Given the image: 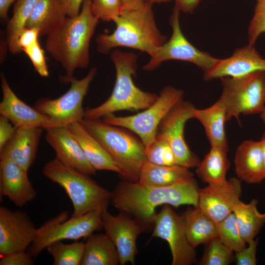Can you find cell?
Wrapping results in <instances>:
<instances>
[{
	"label": "cell",
	"mask_w": 265,
	"mask_h": 265,
	"mask_svg": "<svg viewBox=\"0 0 265 265\" xmlns=\"http://www.w3.org/2000/svg\"><path fill=\"white\" fill-rule=\"evenodd\" d=\"M33 258L28 252H16L1 257L0 265H33Z\"/></svg>",
	"instance_id": "ab89813d"
},
{
	"label": "cell",
	"mask_w": 265,
	"mask_h": 265,
	"mask_svg": "<svg viewBox=\"0 0 265 265\" xmlns=\"http://www.w3.org/2000/svg\"><path fill=\"white\" fill-rule=\"evenodd\" d=\"M113 21L116 25L114 31L100 34L96 39L97 50L100 53L106 54L115 48L124 47L151 56L166 41L157 26L152 4L149 3L136 8H123Z\"/></svg>",
	"instance_id": "3957f363"
},
{
	"label": "cell",
	"mask_w": 265,
	"mask_h": 265,
	"mask_svg": "<svg viewBox=\"0 0 265 265\" xmlns=\"http://www.w3.org/2000/svg\"><path fill=\"white\" fill-rule=\"evenodd\" d=\"M67 127L79 142L87 160L96 171L108 170L115 172L125 180L131 181L127 173L114 161L81 122H74Z\"/></svg>",
	"instance_id": "603a6c76"
},
{
	"label": "cell",
	"mask_w": 265,
	"mask_h": 265,
	"mask_svg": "<svg viewBox=\"0 0 265 265\" xmlns=\"http://www.w3.org/2000/svg\"><path fill=\"white\" fill-rule=\"evenodd\" d=\"M110 58L116 70V80L111 95L104 103L84 110V118L100 119L120 110H144L158 98L155 93L145 92L133 83L137 69V56L132 52L115 50Z\"/></svg>",
	"instance_id": "277c9868"
},
{
	"label": "cell",
	"mask_w": 265,
	"mask_h": 265,
	"mask_svg": "<svg viewBox=\"0 0 265 265\" xmlns=\"http://www.w3.org/2000/svg\"><path fill=\"white\" fill-rule=\"evenodd\" d=\"M46 249L53 257L54 265H80L84 251V242L75 240L70 244L56 241Z\"/></svg>",
	"instance_id": "1f68e13d"
},
{
	"label": "cell",
	"mask_w": 265,
	"mask_h": 265,
	"mask_svg": "<svg viewBox=\"0 0 265 265\" xmlns=\"http://www.w3.org/2000/svg\"><path fill=\"white\" fill-rule=\"evenodd\" d=\"M145 2L149 3L151 4H153L154 3H165L168 2L171 0H143Z\"/></svg>",
	"instance_id": "c3c4849f"
},
{
	"label": "cell",
	"mask_w": 265,
	"mask_h": 265,
	"mask_svg": "<svg viewBox=\"0 0 265 265\" xmlns=\"http://www.w3.org/2000/svg\"><path fill=\"white\" fill-rule=\"evenodd\" d=\"M46 131V141L60 162L87 174H95L97 171L87 160L79 142L68 127H51Z\"/></svg>",
	"instance_id": "d6986e66"
},
{
	"label": "cell",
	"mask_w": 265,
	"mask_h": 265,
	"mask_svg": "<svg viewBox=\"0 0 265 265\" xmlns=\"http://www.w3.org/2000/svg\"><path fill=\"white\" fill-rule=\"evenodd\" d=\"M199 189L195 179L166 187L148 186L125 180L119 183L111 192V202L116 209L133 216L147 228L154 224L158 206L198 207Z\"/></svg>",
	"instance_id": "6da1fadb"
},
{
	"label": "cell",
	"mask_w": 265,
	"mask_h": 265,
	"mask_svg": "<svg viewBox=\"0 0 265 265\" xmlns=\"http://www.w3.org/2000/svg\"><path fill=\"white\" fill-rule=\"evenodd\" d=\"M30 60L36 72L42 77L49 76L44 51L38 41L23 50Z\"/></svg>",
	"instance_id": "74e56055"
},
{
	"label": "cell",
	"mask_w": 265,
	"mask_h": 265,
	"mask_svg": "<svg viewBox=\"0 0 265 265\" xmlns=\"http://www.w3.org/2000/svg\"><path fill=\"white\" fill-rule=\"evenodd\" d=\"M265 71V59L254 45H250L236 49L233 55L219 59L214 67L205 73L204 79L209 81L223 77H240L257 71Z\"/></svg>",
	"instance_id": "ffe728a7"
},
{
	"label": "cell",
	"mask_w": 265,
	"mask_h": 265,
	"mask_svg": "<svg viewBox=\"0 0 265 265\" xmlns=\"http://www.w3.org/2000/svg\"><path fill=\"white\" fill-rule=\"evenodd\" d=\"M188 207L181 215L187 241L194 249L217 237V224L198 207Z\"/></svg>",
	"instance_id": "4316f807"
},
{
	"label": "cell",
	"mask_w": 265,
	"mask_h": 265,
	"mask_svg": "<svg viewBox=\"0 0 265 265\" xmlns=\"http://www.w3.org/2000/svg\"><path fill=\"white\" fill-rule=\"evenodd\" d=\"M123 8L131 9L139 7L145 2L143 0H120Z\"/></svg>",
	"instance_id": "bcb514c9"
},
{
	"label": "cell",
	"mask_w": 265,
	"mask_h": 265,
	"mask_svg": "<svg viewBox=\"0 0 265 265\" xmlns=\"http://www.w3.org/2000/svg\"><path fill=\"white\" fill-rule=\"evenodd\" d=\"M195 179L189 169L178 165H159L146 160L140 170V183L155 187H166Z\"/></svg>",
	"instance_id": "d4e9b609"
},
{
	"label": "cell",
	"mask_w": 265,
	"mask_h": 265,
	"mask_svg": "<svg viewBox=\"0 0 265 265\" xmlns=\"http://www.w3.org/2000/svg\"><path fill=\"white\" fill-rule=\"evenodd\" d=\"M199 262L200 265H228L233 261V252L227 248L221 239H212Z\"/></svg>",
	"instance_id": "e575fe53"
},
{
	"label": "cell",
	"mask_w": 265,
	"mask_h": 265,
	"mask_svg": "<svg viewBox=\"0 0 265 265\" xmlns=\"http://www.w3.org/2000/svg\"><path fill=\"white\" fill-rule=\"evenodd\" d=\"M228 150L220 146H211L210 151L196 167V174L202 182L212 184L227 181L226 174L230 167Z\"/></svg>",
	"instance_id": "f1b7e54d"
},
{
	"label": "cell",
	"mask_w": 265,
	"mask_h": 265,
	"mask_svg": "<svg viewBox=\"0 0 265 265\" xmlns=\"http://www.w3.org/2000/svg\"><path fill=\"white\" fill-rule=\"evenodd\" d=\"M184 94L183 90L168 85L161 90L156 102L143 111L128 116L110 114L103 117L102 120L134 132L146 147L155 139L161 121L176 104L183 100Z\"/></svg>",
	"instance_id": "30bf717a"
},
{
	"label": "cell",
	"mask_w": 265,
	"mask_h": 265,
	"mask_svg": "<svg viewBox=\"0 0 265 265\" xmlns=\"http://www.w3.org/2000/svg\"><path fill=\"white\" fill-rule=\"evenodd\" d=\"M18 0H0V18L2 21L8 22V11L11 4Z\"/></svg>",
	"instance_id": "f6af8a7d"
},
{
	"label": "cell",
	"mask_w": 265,
	"mask_h": 265,
	"mask_svg": "<svg viewBox=\"0 0 265 265\" xmlns=\"http://www.w3.org/2000/svg\"><path fill=\"white\" fill-rule=\"evenodd\" d=\"M37 228L28 214L0 207V256L26 251L33 241Z\"/></svg>",
	"instance_id": "5bb4252c"
},
{
	"label": "cell",
	"mask_w": 265,
	"mask_h": 265,
	"mask_svg": "<svg viewBox=\"0 0 265 265\" xmlns=\"http://www.w3.org/2000/svg\"><path fill=\"white\" fill-rule=\"evenodd\" d=\"M146 160L159 165H177L170 144L162 134L157 133L155 139L145 147Z\"/></svg>",
	"instance_id": "d6a6232c"
},
{
	"label": "cell",
	"mask_w": 265,
	"mask_h": 265,
	"mask_svg": "<svg viewBox=\"0 0 265 265\" xmlns=\"http://www.w3.org/2000/svg\"><path fill=\"white\" fill-rule=\"evenodd\" d=\"M2 98L0 103V114L7 118L17 128L25 127H53L51 119L20 100L9 86L3 72L0 73Z\"/></svg>",
	"instance_id": "e0dca14e"
},
{
	"label": "cell",
	"mask_w": 265,
	"mask_h": 265,
	"mask_svg": "<svg viewBox=\"0 0 265 265\" xmlns=\"http://www.w3.org/2000/svg\"><path fill=\"white\" fill-rule=\"evenodd\" d=\"M67 17L61 0H39L25 27L36 28L39 36H49L56 31Z\"/></svg>",
	"instance_id": "cb8c5ba5"
},
{
	"label": "cell",
	"mask_w": 265,
	"mask_h": 265,
	"mask_svg": "<svg viewBox=\"0 0 265 265\" xmlns=\"http://www.w3.org/2000/svg\"><path fill=\"white\" fill-rule=\"evenodd\" d=\"M261 141L262 145L263 157H264V163L265 172V132L263 134V135L261 137Z\"/></svg>",
	"instance_id": "7dc6e473"
},
{
	"label": "cell",
	"mask_w": 265,
	"mask_h": 265,
	"mask_svg": "<svg viewBox=\"0 0 265 265\" xmlns=\"http://www.w3.org/2000/svg\"><path fill=\"white\" fill-rule=\"evenodd\" d=\"M220 80L222 92L219 99L226 106V122L235 118L240 125L241 114H261L265 109V71Z\"/></svg>",
	"instance_id": "52a82bcc"
},
{
	"label": "cell",
	"mask_w": 265,
	"mask_h": 265,
	"mask_svg": "<svg viewBox=\"0 0 265 265\" xmlns=\"http://www.w3.org/2000/svg\"><path fill=\"white\" fill-rule=\"evenodd\" d=\"M119 264L120 259L116 247L105 234H92L86 238L80 265Z\"/></svg>",
	"instance_id": "83f0119b"
},
{
	"label": "cell",
	"mask_w": 265,
	"mask_h": 265,
	"mask_svg": "<svg viewBox=\"0 0 265 265\" xmlns=\"http://www.w3.org/2000/svg\"><path fill=\"white\" fill-rule=\"evenodd\" d=\"M216 224L217 237L230 250L236 253L246 247V242L239 233L233 212Z\"/></svg>",
	"instance_id": "836d02e7"
},
{
	"label": "cell",
	"mask_w": 265,
	"mask_h": 265,
	"mask_svg": "<svg viewBox=\"0 0 265 265\" xmlns=\"http://www.w3.org/2000/svg\"><path fill=\"white\" fill-rule=\"evenodd\" d=\"M15 127L5 117L0 116V151L12 137L16 132Z\"/></svg>",
	"instance_id": "b9f144b4"
},
{
	"label": "cell",
	"mask_w": 265,
	"mask_h": 265,
	"mask_svg": "<svg viewBox=\"0 0 265 265\" xmlns=\"http://www.w3.org/2000/svg\"><path fill=\"white\" fill-rule=\"evenodd\" d=\"M102 220L105 234L118 251L120 265H135L137 238L147 227L123 212L113 215L106 211L102 213Z\"/></svg>",
	"instance_id": "9a60e30c"
},
{
	"label": "cell",
	"mask_w": 265,
	"mask_h": 265,
	"mask_svg": "<svg viewBox=\"0 0 265 265\" xmlns=\"http://www.w3.org/2000/svg\"><path fill=\"white\" fill-rule=\"evenodd\" d=\"M193 118L203 126L211 146L229 149L225 130L226 109L223 102L219 99L212 106L204 109H195Z\"/></svg>",
	"instance_id": "484cf974"
},
{
	"label": "cell",
	"mask_w": 265,
	"mask_h": 265,
	"mask_svg": "<svg viewBox=\"0 0 265 265\" xmlns=\"http://www.w3.org/2000/svg\"><path fill=\"white\" fill-rule=\"evenodd\" d=\"M93 14L105 22L113 21L123 9L120 0H91Z\"/></svg>",
	"instance_id": "d590c367"
},
{
	"label": "cell",
	"mask_w": 265,
	"mask_h": 265,
	"mask_svg": "<svg viewBox=\"0 0 265 265\" xmlns=\"http://www.w3.org/2000/svg\"><path fill=\"white\" fill-rule=\"evenodd\" d=\"M43 174L63 188L73 207V216H80L91 211H107L111 192L99 185L90 175L67 166L57 158L44 165Z\"/></svg>",
	"instance_id": "5b68a950"
},
{
	"label": "cell",
	"mask_w": 265,
	"mask_h": 265,
	"mask_svg": "<svg viewBox=\"0 0 265 265\" xmlns=\"http://www.w3.org/2000/svg\"><path fill=\"white\" fill-rule=\"evenodd\" d=\"M81 123L127 173L131 181H138L142 166L146 160L145 146L141 139L124 128L108 124L100 119L84 118Z\"/></svg>",
	"instance_id": "8992f818"
},
{
	"label": "cell",
	"mask_w": 265,
	"mask_h": 265,
	"mask_svg": "<svg viewBox=\"0 0 265 265\" xmlns=\"http://www.w3.org/2000/svg\"></svg>",
	"instance_id": "f907efd6"
},
{
	"label": "cell",
	"mask_w": 265,
	"mask_h": 265,
	"mask_svg": "<svg viewBox=\"0 0 265 265\" xmlns=\"http://www.w3.org/2000/svg\"><path fill=\"white\" fill-rule=\"evenodd\" d=\"M241 180L231 178L199 189L198 207L217 223L233 212L241 195Z\"/></svg>",
	"instance_id": "2e32d148"
},
{
	"label": "cell",
	"mask_w": 265,
	"mask_h": 265,
	"mask_svg": "<svg viewBox=\"0 0 265 265\" xmlns=\"http://www.w3.org/2000/svg\"><path fill=\"white\" fill-rule=\"evenodd\" d=\"M37 195L27 172L9 158L0 155V198L6 197L21 207L33 201Z\"/></svg>",
	"instance_id": "ac0fdd59"
},
{
	"label": "cell",
	"mask_w": 265,
	"mask_h": 265,
	"mask_svg": "<svg viewBox=\"0 0 265 265\" xmlns=\"http://www.w3.org/2000/svg\"><path fill=\"white\" fill-rule=\"evenodd\" d=\"M43 130L36 127L17 128L12 137L0 151V155L9 158L27 172L35 160Z\"/></svg>",
	"instance_id": "44dd1931"
},
{
	"label": "cell",
	"mask_w": 265,
	"mask_h": 265,
	"mask_svg": "<svg viewBox=\"0 0 265 265\" xmlns=\"http://www.w3.org/2000/svg\"><path fill=\"white\" fill-rule=\"evenodd\" d=\"M68 211H63L37 228L35 238L28 252L34 258L51 243L63 240H77L87 238L103 228L102 213L94 211L80 216L69 218Z\"/></svg>",
	"instance_id": "ba28073f"
},
{
	"label": "cell",
	"mask_w": 265,
	"mask_h": 265,
	"mask_svg": "<svg viewBox=\"0 0 265 265\" xmlns=\"http://www.w3.org/2000/svg\"><path fill=\"white\" fill-rule=\"evenodd\" d=\"M97 73V68L94 66L80 80L74 76L61 77V81L71 83L69 90L56 99L45 97L38 99L34 108L48 116L53 122V127H67L74 122H81L84 118L82 102Z\"/></svg>",
	"instance_id": "9c48e42d"
},
{
	"label": "cell",
	"mask_w": 265,
	"mask_h": 265,
	"mask_svg": "<svg viewBox=\"0 0 265 265\" xmlns=\"http://www.w3.org/2000/svg\"><path fill=\"white\" fill-rule=\"evenodd\" d=\"M38 1L18 0L14 4L13 16L8 22L6 29L8 49L12 54L21 52L17 44L19 36Z\"/></svg>",
	"instance_id": "4dcf8cb0"
},
{
	"label": "cell",
	"mask_w": 265,
	"mask_h": 265,
	"mask_svg": "<svg viewBox=\"0 0 265 265\" xmlns=\"http://www.w3.org/2000/svg\"><path fill=\"white\" fill-rule=\"evenodd\" d=\"M258 239H254L248 243V247H245L240 251L236 253V262L238 265H256V250Z\"/></svg>",
	"instance_id": "f35d334b"
},
{
	"label": "cell",
	"mask_w": 265,
	"mask_h": 265,
	"mask_svg": "<svg viewBox=\"0 0 265 265\" xmlns=\"http://www.w3.org/2000/svg\"><path fill=\"white\" fill-rule=\"evenodd\" d=\"M260 118L262 119L263 122L265 124V109L264 111L260 114Z\"/></svg>",
	"instance_id": "681fc988"
},
{
	"label": "cell",
	"mask_w": 265,
	"mask_h": 265,
	"mask_svg": "<svg viewBox=\"0 0 265 265\" xmlns=\"http://www.w3.org/2000/svg\"><path fill=\"white\" fill-rule=\"evenodd\" d=\"M234 164L237 178L249 184H260L265 179L261 140H246L238 147Z\"/></svg>",
	"instance_id": "7402d4cb"
},
{
	"label": "cell",
	"mask_w": 265,
	"mask_h": 265,
	"mask_svg": "<svg viewBox=\"0 0 265 265\" xmlns=\"http://www.w3.org/2000/svg\"><path fill=\"white\" fill-rule=\"evenodd\" d=\"M175 5L181 11L186 14L192 13L201 0H174Z\"/></svg>",
	"instance_id": "ee69618b"
},
{
	"label": "cell",
	"mask_w": 265,
	"mask_h": 265,
	"mask_svg": "<svg viewBox=\"0 0 265 265\" xmlns=\"http://www.w3.org/2000/svg\"><path fill=\"white\" fill-rule=\"evenodd\" d=\"M180 11L175 5L169 21L172 28L171 36L150 56L149 62L143 67L144 70L153 71L166 60H179L195 64L205 74L211 70L217 63L218 59L199 50L186 39L180 26Z\"/></svg>",
	"instance_id": "8fae6325"
},
{
	"label": "cell",
	"mask_w": 265,
	"mask_h": 265,
	"mask_svg": "<svg viewBox=\"0 0 265 265\" xmlns=\"http://www.w3.org/2000/svg\"><path fill=\"white\" fill-rule=\"evenodd\" d=\"M265 33V0H257L254 15L248 28L249 44L254 45L258 37Z\"/></svg>",
	"instance_id": "8d00e7d4"
},
{
	"label": "cell",
	"mask_w": 265,
	"mask_h": 265,
	"mask_svg": "<svg viewBox=\"0 0 265 265\" xmlns=\"http://www.w3.org/2000/svg\"><path fill=\"white\" fill-rule=\"evenodd\" d=\"M196 108L183 100L176 104L161 121L157 133L164 134L173 150L177 164L188 169L196 168L200 160L186 143L184 135L186 122L193 118Z\"/></svg>",
	"instance_id": "7c38bea8"
},
{
	"label": "cell",
	"mask_w": 265,
	"mask_h": 265,
	"mask_svg": "<svg viewBox=\"0 0 265 265\" xmlns=\"http://www.w3.org/2000/svg\"><path fill=\"white\" fill-rule=\"evenodd\" d=\"M39 36V31L37 28L25 27L20 33L17 42L21 52L38 41Z\"/></svg>",
	"instance_id": "60d3db41"
},
{
	"label": "cell",
	"mask_w": 265,
	"mask_h": 265,
	"mask_svg": "<svg viewBox=\"0 0 265 265\" xmlns=\"http://www.w3.org/2000/svg\"><path fill=\"white\" fill-rule=\"evenodd\" d=\"M99 20L92 13L91 0H85L77 16L67 17L61 26L47 36L46 50L63 67L65 77L88 67L90 43Z\"/></svg>",
	"instance_id": "7a4b0ae2"
},
{
	"label": "cell",
	"mask_w": 265,
	"mask_h": 265,
	"mask_svg": "<svg viewBox=\"0 0 265 265\" xmlns=\"http://www.w3.org/2000/svg\"><path fill=\"white\" fill-rule=\"evenodd\" d=\"M85 0H61L67 17L77 16L80 12L82 3Z\"/></svg>",
	"instance_id": "7bdbcfd3"
},
{
	"label": "cell",
	"mask_w": 265,
	"mask_h": 265,
	"mask_svg": "<svg viewBox=\"0 0 265 265\" xmlns=\"http://www.w3.org/2000/svg\"><path fill=\"white\" fill-rule=\"evenodd\" d=\"M152 237L161 238L169 244L172 265H190L197 262L195 249L188 243L181 215L169 205H163L154 217Z\"/></svg>",
	"instance_id": "4fadbf2b"
},
{
	"label": "cell",
	"mask_w": 265,
	"mask_h": 265,
	"mask_svg": "<svg viewBox=\"0 0 265 265\" xmlns=\"http://www.w3.org/2000/svg\"><path fill=\"white\" fill-rule=\"evenodd\" d=\"M258 203L256 199L247 204L239 200L233 211L239 233L247 244L255 239L265 224V213L258 211Z\"/></svg>",
	"instance_id": "f546056e"
}]
</instances>
